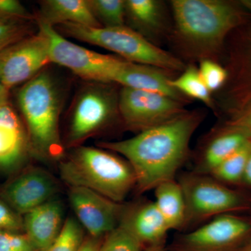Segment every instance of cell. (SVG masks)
Segmentation results:
<instances>
[{
	"mask_svg": "<svg viewBox=\"0 0 251 251\" xmlns=\"http://www.w3.org/2000/svg\"><path fill=\"white\" fill-rule=\"evenodd\" d=\"M153 191V202L170 231L181 232L186 219V203L179 181L176 179L164 181Z\"/></svg>",
	"mask_w": 251,
	"mask_h": 251,
	"instance_id": "ffe728a7",
	"label": "cell"
},
{
	"mask_svg": "<svg viewBox=\"0 0 251 251\" xmlns=\"http://www.w3.org/2000/svg\"><path fill=\"white\" fill-rule=\"evenodd\" d=\"M89 6L101 27L125 25V0H87Z\"/></svg>",
	"mask_w": 251,
	"mask_h": 251,
	"instance_id": "cb8c5ba5",
	"label": "cell"
},
{
	"mask_svg": "<svg viewBox=\"0 0 251 251\" xmlns=\"http://www.w3.org/2000/svg\"><path fill=\"white\" fill-rule=\"evenodd\" d=\"M36 16L38 25L54 27L64 23H74L92 27H101L89 6L87 0H44Z\"/></svg>",
	"mask_w": 251,
	"mask_h": 251,
	"instance_id": "d6986e66",
	"label": "cell"
},
{
	"mask_svg": "<svg viewBox=\"0 0 251 251\" xmlns=\"http://www.w3.org/2000/svg\"><path fill=\"white\" fill-rule=\"evenodd\" d=\"M0 251H38L25 233L0 230Z\"/></svg>",
	"mask_w": 251,
	"mask_h": 251,
	"instance_id": "f546056e",
	"label": "cell"
},
{
	"mask_svg": "<svg viewBox=\"0 0 251 251\" xmlns=\"http://www.w3.org/2000/svg\"><path fill=\"white\" fill-rule=\"evenodd\" d=\"M62 100L58 83L45 69L18 90V106L27 129L32 156L38 159L59 161L64 157L59 132Z\"/></svg>",
	"mask_w": 251,
	"mask_h": 251,
	"instance_id": "3957f363",
	"label": "cell"
},
{
	"mask_svg": "<svg viewBox=\"0 0 251 251\" xmlns=\"http://www.w3.org/2000/svg\"><path fill=\"white\" fill-rule=\"evenodd\" d=\"M169 84L184 97L197 99L208 107L214 108L210 91L204 85L197 68L193 66L186 68L180 76L171 79Z\"/></svg>",
	"mask_w": 251,
	"mask_h": 251,
	"instance_id": "7402d4cb",
	"label": "cell"
},
{
	"mask_svg": "<svg viewBox=\"0 0 251 251\" xmlns=\"http://www.w3.org/2000/svg\"><path fill=\"white\" fill-rule=\"evenodd\" d=\"M145 247L121 226L103 238L100 251H145Z\"/></svg>",
	"mask_w": 251,
	"mask_h": 251,
	"instance_id": "484cf974",
	"label": "cell"
},
{
	"mask_svg": "<svg viewBox=\"0 0 251 251\" xmlns=\"http://www.w3.org/2000/svg\"><path fill=\"white\" fill-rule=\"evenodd\" d=\"M84 239L83 229L78 221L68 218L55 240L44 251H77Z\"/></svg>",
	"mask_w": 251,
	"mask_h": 251,
	"instance_id": "d4e9b609",
	"label": "cell"
},
{
	"mask_svg": "<svg viewBox=\"0 0 251 251\" xmlns=\"http://www.w3.org/2000/svg\"><path fill=\"white\" fill-rule=\"evenodd\" d=\"M174 39L190 57L211 59L219 54L229 34L247 22L240 3L224 0H174Z\"/></svg>",
	"mask_w": 251,
	"mask_h": 251,
	"instance_id": "7a4b0ae2",
	"label": "cell"
},
{
	"mask_svg": "<svg viewBox=\"0 0 251 251\" xmlns=\"http://www.w3.org/2000/svg\"><path fill=\"white\" fill-rule=\"evenodd\" d=\"M60 186L44 168L30 167L10 181L1 192L2 201L20 215L57 198Z\"/></svg>",
	"mask_w": 251,
	"mask_h": 251,
	"instance_id": "4fadbf2b",
	"label": "cell"
},
{
	"mask_svg": "<svg viewBox=\"0 0 251 251\" xmlns=\"http://www.w3.org/2000/svg\"><path fill=\"white\" fill-rule=\"evenodd\" d=\"M251 153V139L223 162L211 176L227 186L240 185Z\"/></svg>",
	"mask_w": 251,
	"mask_h": 251,
	"instance_id": "603a6c76",
	"label": "cell"
},
{
	"mask_svg": "<svg viewBox=\"0 0 251 251\" xmlns=\"http://www.w3.org/2000/svg\"><path fill=\"white\" fill-rule=\"evenodd\" d=\"M32 156L24 122L9 100L0 105V169L16 168Z\"/></svg>",
	"mask_w": 251,
	"mask_h": 251,
	"instance_id": "2e32d148",
	"label": "cell"
},
{
	"mask_svg": "<svg viewBox=\"0 0 251 251\" xmlns=\"http://www.w3.org/2000/svg\"><path fill=\"white\" fill-rule=\"evenodd\" d=\"M161 2L155 0H125V19L128 27L147 38L161 31L163 26ZM149 40V39H148Z\"/></svg>",
	"mask_w": 251,
	"mask_h": 251,
	"instance_id": "44dd1931",
	"label": "cell"
},
{
	"mask_svg": "<svg viewBox=\"0 0 251 251\" xmlns=\"http://www.w3.org/2000/svg\"><path fill=\"white\" fill-rule=\"evenodd\" d=\"M166 246H160V247H150L145 249V251H168L166 249Z\"/></svg>",
	"mask_w": 251,
	"mask_h": 251,
	"instance_id": "8d00e7d4",
	"label": "cell"
},
{
	"mask_svg": "<svg viewBox=\"0 0 251 251\" xmlns=\"http://www.w3.org/2000/svg\"><path fill=\"white\" fill-rule=\"evenodd\" d=\"M69 200L79 224L91 237H105L120 225L125 208L123 203L114 202L81 187H70Z\"/></svg>",
	"mask_w": 251,
	"mask_h": 251,
	"instance_id": "7c38bea8",
	"label": "cell"
},
{
	"mask_svg": "<svg viewBox=\"0 0 251 251\" xmlns=\"http://www.w3.org/2000/svg\"><path fill=\"white\" fill-rule=\"evenodd\" d=\"M59 169L69 187L87 188L117 203H123L136 185L128 161L99 147L73 148L59 161Z\"/></svg>",
	"mask_w": 251,
	"mask_h": 251,
	"instance_id": "277c9868",
	"label": "cell"
},
{
	"mask_svg": "<svg viewBox=\"0 0 251 251\" xmlns=\"http://www.w3.org/2000/svg\"><path fill=\"white\" fill-rule=\"evenodd\" d=\"M0 230L24 232L23 218L2 200H0Z\"/></svg>",
	"mask_w": 251,
	"mask_h": 251,
	"instance_id": "4dcf8cb0",
	"label": "cell"
},
{
	"mask_svg": "<svg viewBox=\"0 0 251 251\" xmlns=\"http://www.w3.org/2000/svg\"><path fill=\"white\" fill-rule=\"evenodd\" d=\"M242 184L251 188V153L248 159L245 170H244L242 182H241V185Z\"/></svg>",
	"mask_w": 251,
	"mask_h": 251,
	"instance_id": "836d02e7",
	"label": "cell"
},
{
	"mask_svg": "<svg viewBox=\"0 0 251 251\" xmlns=\"http://www.w3.org/2000/svg\"><path fill=\"white\" fill-rule=\"evenodd\" d=\"M198 71L204 85L211 93L219 90L228 80L227 69L211 59L201 61Z\"/></svg>",
	"mask_w": 251,
	"mask_h": 251,
	"instance_id": "4316f807",
	"label": "cell"
},
{
	"mask_svg": "<svg viewBox=\"0 0 251 251\" xmlns=\"http://www.w3.org/2000/svg\"><path fill=\"white\" fill-rule=\"evenodd\" d=\"M36 21V16L31 14L18 0H0V24Z\"/></svg>",
	"mask_w": 251,
	"mask_h": 251,
	"instance_id": "f1b7e54d",
	"label": "cell"
},
{
	"mask_svg": "<svg viewBox=\"0 0 251 251\" xmlns=\"http://www.w3.org/2000/svg\"><path fill=\"white\" fill-rule=\"evenodd\" d=\"M118 95L108 84L90 82L77 94L73 105L67 137L69 148L81 146L119 115Z\"/></svg>",
	"mask_w": 251,
	"mask_h": 251,
	"instance_id": "52a82bcc",
	"label": "cell"
},
{
	"mask_svg": "<svg viewBox=\"0 0 251 251\" xmlns=\"http://www.w3.org/2000/svg\"><path fill=\"white\" fill-rule=\"evenodd\" d=\"M224 126L241 132L251 138V102L242 111L230 117Z\"/></svg>",
	"mask_w": 251,
	"mask_h": 251,
	"instance_id": "1f68e13d",
	"label": "cell"
},
{
	"mask_svg": "<svg viewBox=\"0 0 251 251\" xmlns=\"http://www.w3.org/2000/svg\"><path fill=\"white\" fill-rule=\"evenodd\" d=\"M238 251H251V235Z\"/></svg>",
	"mask_w": 251,
	"mask_h": 251,
	"instance_id": "d590c367",
	"label": "cell"
},
{
	"mask_svg": "<svg viewBox=\"0 0 251 251\" xmlns=\"http://www.w3.org/2000/svg\"><path fill=\"white\" fill-rule=\"evenodd\" d=\"M176 179L186 203L182 232L196 228L219 216L250 210L251 198L211 175L191 171L183 173Z\"/></svg>",
	"mask_w": 251,
	"mask_h": 251,
	"instance_id": "8992f818",
	"label": "cell"
},
{
	"mask_svg": "<svg viewBox=\"0 0 251 251\" xmlns=\"http://www.w3.org/2000/svg\"><path fill=\"white\" fill-rule=\"evenodd\" d=\"M64 206L57 198L25 214L24 232L38 251H45L62 231Z\"/></svg>",
	"mask_w": 251,
	"mask_h": 251,
	"instance_id": "e0dca14e",
	"label": "cell"
},
{
	"mask_svg": "<svg viewBox=\"0 0 251 251\" xmlns=\"http://www.w3.org/2000/svg\"><path fill=\"white\" fill-rule=\"evenodd\" d=\"M251 138L237 130L220 127L206 144L195 164L194 172L209 175Z\"/></svg>",
	"mask_w": 251,
	"mask_h": 251,
	"instance_id": "ac0fdd59",
	"label": "cell"
},
{
	"mask_svg": "<svg viewBox=\"0 0 251 251\" xmlns=\"http://www.w3.org/2000/svg\"><path fill=\"white\" fill-rule=\"evenodd\" d=\"M201 112H185L133 138L101 142L99 148L120 154L133 168L137 192H148L158 185L176 179L189 153L193 135L201 125Z\"/></svg>",
	"mask_w": 251,
	"mask_h": 251,
	"instance_id": "6da1fadb",
	"label": "cell"
},
{
	"mask_svg": "<svg viewBox=\"0 0 251 251\" xmlns=\"http://www.w3.org/2000/svg\"><path fill=\"white\" fill-rule=\"evenodd\" d=\"M232 54L230 84L225 102L231 117L251 102V25L239 35Z\"/></svg>",
	"mask_w": 251,
	"mask_h": 251,
	"instance_id": "5bb4252c",
	"label": "cell"
},
{
	"mask_svg": "<svg viewBox=\"0 0 251 251\" xmlns=\"http://www.w3.org/2000/svg\"><path fill=\"white\" fill-rule=\"evenodd\" d=\"M251 235V216L227 214L181 232L168 251H238Z\"/></svg>",
	"mask_w": 251,
	"mask_h": 251,
	"instance_id": "9c48e42d",
	"label": "cell"
},
{
	"mask_svg": "<svg viewBox=\"0 0 251 251\" xmlns=\"http://www.w3.org/2000/svg\"><path fill=\"white\" fill-rule=\"evenodd\" d=\"M119 226L133 234L145 249L166 246L170 229L153 201L125 204Z\"/></svg>",
	"mask_w": 251,
	"mask_h": 251,
	"instance_id": "9a60e30c",
	"label": "cell"
},
{
	"mask_svg": "<svg viewBox=\"0 0 251 251\" xmlns=\"http://www.w3.org/2000/svg\"><path fill=\"white\" fill-rule=\"evenodd\" d=\"M50 41L44 29L16 41L0 53V80L11 90L24 85L51 64Z\"/></svg>",
	"mask_w": 251,
	"mask_h": 251,
	"instance_id": "8fae6325",
	"label": "cell"
},
{
	"mask_svg": "<svg viewBox=\"0 0 251 251\" xmlns=\"http://www.w3.org/2000/svg\"><path fill=\"white\" fill-rule=\"evenodd\" d=\"M104 238V237H103ZM103 238L96 239L89 237L85 238L77 251H100Z\"/></svg>",
	"mask_w": 251,
	"mask_h": 251,
	"instance_id": "d6a6232c",
	"label": "cell"
},
{
	"mask_svg": "<svg viewBox=\"0 0 251 251\" xmlns=\"http://www.w3.org/2000/svg\"><path fill=\"white\" fill-rule=\"evenodd\" d=\"M242 2L240 4L242 5L244 9L250 10L251 11V1H244Z\"/></svg>",
	"mask_w": 251,
	"mask_h": 251,
	"instance_id": "74e56055",
	"label": "cell"
},
{
	"mask_svg": "<svg viewBox=\"0 0 251 251\" xmlns=\"http://www.w3.org/2000/svg\"><path fill=\"white\" fill-rule=\"evenodd\" d=\"M50 41L51 63L59 64L89 82L114 83L126 60L99 53L67 40L54 27L38 25Z\"/></svg>",
	"mask_w": 251,
	"mask_h": 251,
	"instance_id": "ba28073f",
	"label": "cell"
},
{
	"mask_svg": "<svg viewBox=\"0 0 251 251\" xmlns=\"http://www.w3.org/2000/svg\"><path fill=\"white\" fill-rule=\"evenodd\" d=\"M183 103L158 92L122 87L119 115L128 129L140 133L184 113Z\"/></svg>",
	"mask_w": 251,
	"mask_h": 251,
	"instance_id": "30bf717a",
	"label": "cell"
},
{
	"mask_svg": "<svg viewBox=\"0 0 251 251\" xmlns=\"http://www.w3.org/2000/svg\"><path fill=\"white\" fill-rule=\"evenodd\" d=\"M249 211H250V213H251V205L250 210H249Z\"/></svg>",
	"mask_w": 251,
	"mask_h": 251,
	"instance_id": "f35d334b",
	"label": "cell"
},
{
	"mask_svg": "<svg viewBox=\"0 0 251 251\" xmlns=\"http://www.w3.org/2000/svg\"><path fill=\"white\" fill-rule=\"evenodd\" d=\"M54 28L62 36L100 46L128 62L150 66L165 72H183L186 69L181 59L157 47L126 25L115 27H92L64 23Z\"/></svg>",
	"mask_w": 251,
	"mask_h": 251,
	"instance_id": "5b68a950",
	"label": "cell"
},
{
	"mask_svg": "<svg viewBox=\"0 0 251 251\" xmlns=\"http://www.w3.org/2000/svg\"><path fill=\"white\" fill-rule=\"evenodd\" d=\"M31 22L23 21L0 24V53L11 44L32 34Z\"/></svg>",
	"mask_w": 251,
	"mask_h": 251,
	"instance_id": "83f0119b",
	"label": "cell"
},
{
	"mask_svg": "<svg viewBox=\"0 0 251 251\" xmlns=\"http://www.w3.org/2000/svg\"><path fill=\"white\" fill-rule=\"evenodd\" d=\"M9 91L0 80V105L9 100Z\"/></svg>",
	"mask_w": 251,
	"mask_h": 251,
	"instance_id": "e575fe53",
	"label": "cell"
}]
</instances>
